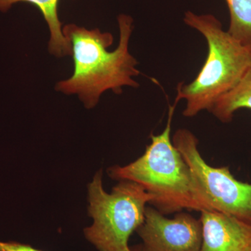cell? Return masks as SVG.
Segmentation results:
<instances>
[{
	"label": "cell",
	"mask_w": 251,
	"mask_h": 251,
	"mask_svg": "<svg viewBox=\"0 0 251 251\" xmlns=\"http://www.w3.org/2000/svg\"><path fill=\"white\" fill-rule=\"evenodd\" d=\"M133 22L129 16H119L120 42L113 51L108 50L114 40L110 33L75 24L64 26L63 34L71 45L74 71L72 77L56 85V90L67 95L76 94L90 109L105 91L120 94L125 86L138 87L139 84L133 78L140 74L138 62L128 50Z\"/></svg>",
	"instance_id": "6da1fadb"
},
{
	"label": "cell",
	"mask_w": 251,
	"mask_h": 251,
	"mask_svg": "<svg viewBox=\"0 0 251 251\" xmlns=\"http://www.w3.org/2000/svg\"><path fill=\"white\" fill-rule=\"evenodd\" d=\"M176 103L169 107L166 128L151 135L143 156L125 166L108 170L112 179L128 180L141 185L153 197L151 204L163 215L184 209L213 211L189 166L171 139V125Z\"/></svg>",
	"instance_id": "7a4b0ae2"
},
{
	"label": "cell",
	"mask_w": 251,
	"mask_h": 251,
	"mask_svg": "<svg viewBox=\"0 0 251 251\" xmlns=\"http://www.w3.org/2000/svg\"><path fill=\"white\" fill-rule=\"evenodd\" d=\"M184 23L202 34L207 43V57L201 72L189 84L177 85L175 103L186 100L183 115L196 116L211 112L216 102L233 89L251 64V52L224 30L221 22L211 14L185 13Z\"/></svg>",
	"instance_id": "3957f363"
},
{
	"label": "cell",
	"mask_w": 251,
	"mask_h": 251,
	"mask_svg": "<svg viewBox=\"0 0 251 251\" xmlns=\"http://www.w3.org/2000/svg\"><path fill=\"white\" fill-rule=\"evenodd\" d=\"M102 170L88 184V214L93 224L84 229L86 239L99 251H133L131 234L143 224L146 204L153 197L134 181L122 180L111 193L104 191Z\"/></svg>",
	"instance_id": "277c9868"
},
{
	"label": "cell",
	"mask_w": 251,
	"mask_h": 251,
	"mask_svg": "<svg viewBox=\"0 0 251 251\" xmlns=\"http://www.w3.org/2000/svg\"><path fill=\"white\" fill-rule=\"evenodd\" d=\"M172 141L189 166L213 211L234 216L251 226V184L236 179L228 167L208 164L198 150V138L191 130H176Z\"/></svg>",
	"instance_id": "5b68a950"
},
{
	"label": "cell",
	"mask_w": 251,
	"mask_h": 251,
	"mask_svg": "<svg viewBox=\"0 0 251 251\" xmlns=\"http://www.w3.org/2000/svg\"><path fill=\"white\" fill-rule=\"evenodd\" d=\"M143 251H201L202 224L188 213H177L168 219L147 206L143 224L137 229Z\"/></svg>",
	"instance_id": "8992f818"
},
{
	"label": "cell",
	"mask_w": 251,
	"mask_h": 251,
	"mask_svg": "<svg viewBox=\"0 0 251 251\" xmlns=\"http://www.w3.org/2000/svg\"><path fill=\"white\" fill-rule=\"evenodd\" d=\"M201 213V251H251V225L220 211Z\"/></svg>",
	"instance_id": "52a82bcc"
},
{
	"label": "cell",
	"mask_w": 251,
	"mask_h": 251,
	"mask_svg": "<svg viewBox=\"0 0 251 251\" xmlns=\"http://www.w3.org/2000/svg\"><path fill=\"white\" fill-rule=\"evenodd\" d=\"M20 1H27L39 8L49 25V52L57 57L72 55V49L69 41L63 34L62 23L58 17L59 0H0V11L6 12L11 6Z\"/></svg>",
	"instance_id": "ba28073f"
},
{
	"label": "cell",
	"mask_w": 251,
	"mask_h": 251,
	"mask_svg": "<svg viewBox=\"0 0 251 251\" xmlns=\"http://www.w3.org/2000/svg\"><path fill=\"white\" fill-rule=\"evenodd\" d=\"M242 108L251 110V64L237 85L218 100L211 112L223 123H229Z\"/></svg>",
	"instance_id": "9c48e42d"
},
{
	"label": "cell",
	"mask_w": 251,
	"mask_h": 251,
	"mask_svg": "<svg viewBox=\"0 0 251 251\" xmlns=\"http://www.w3.org/2000/svg\"><path fill=\"white\" fill-rule=\"evenodd\" d=\"M228 6L229 34L251 52V0H226Z\"/></svg>",
	"instance_id": "30bf717a"
},
{
	"label": "cell",
	"mask_w": 251,
	"mask_h": 251,
	"mask_svg": "<svg viewBox=\"0 0 251 251\" xmlns=\"http://www.w3.org/2000/svg\"><path fill=\"white\" fill-rule=\"evenodd\" d=\"M0 251H44L17 242H1Z\"/></svg>",
	"instance_id": "8fae6325"
},
{
	"label": "cell",
	"mask_w": 251,
	"mask_h": 251,
	"mask_svg": "<svg viewBox=\"0 0 251 251\" xmlns=\"http://www.w3.org/2000/svg\"><path fill=\"white\" fill-rule=\"evenodd\" d=\"M133 249V251H143V249H142L141 247L140 246H137V247H135L132 248Z\"/></svg>",
	"instance_id": "7c38bea8"
}]
</instances>
